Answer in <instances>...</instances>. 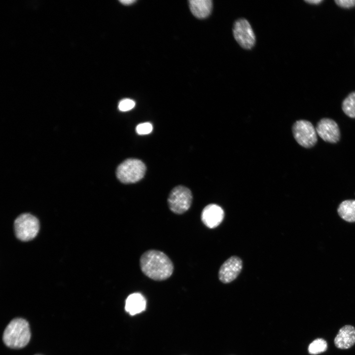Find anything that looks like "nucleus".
<instances>
[{"label": "nucleus", "instance_id": "nucleus-1", "mask_svg": "<svg viewBox=\"0 0 355 355\" xmlns=\"http://www.w3.org/2000/svg\"><path fill=\"white\" fill-rule=\"evenodd\" d=\"M142 272L155 281L165 280L171 277L174 271L173 262L164 252L154 249L144 252L140 259Z\"/></svg>", "mask_w": 355, "mask_h": 355}, {"label": "nucleus", "instance_id": "nucleus-2", "mask_svg": "<svg viewBox=\"0 0 355 355\" xmlns=\"http://www.w3.org/2000/svg\"><path fill=\"white\" fill-rule=\"evenodd\" d=\"M31 330L28 322L22 318L12 320L5 328L3 335L4 343L12 349L25 347L31 339Z\"/></svg>", "mask_w": 355, "mask_h": 355}, {"label": "nucleus", "instance_id": "nucleus-3", "mask_svg": "<svg viewBox=\"0 0 355 355\" xmlns=\"http://www.w3.org/2000/svg\"><path fill=\"white\" fill-rule=\"evenodd\" d=\"M145 164L138 159L129 158L122 162L117 168V178L125 184L133 183L140 180L144 176Z\"/></svg>", "mask_w": 355, "mask_h": 355}, {"label": "nucleus", "instance_id": "nucleus-4", "mask_svg": "<svg viewBox=\"0 0 355 355\" xmlns=\"http://www.w3.org/2000/svg\"><path fill=\"white\" fill-rule=\"evenodd\" d=\"M16 237L21 241H28L34 238L38 232V220L30 213H23L15 219L14 223Z\"/></svg>", "mask_w": 355, "mask_h": 355}, {"label": "nucleus", "instance_id": "nucleus-5", "mask_svg": "<svg viewBox=\"0 0 355 355\" xmlns=\"http://www.w3.org/2000/svg\"><path fill=\"white\" fill-rule=\"evenodd\" d=\"M192 202V195L190 190L181 185L174 188L168 198L169 209L178 214L186 212L190 208Z\"/></svg>", "mask_w": 355, "mask_h": 355}, {"label": "nucleus", "instance_id": "nucleus-6", "mask_svg": "<svg viewBox=\"0 0 355 355\" xmlns=\"http://www.w3.org/2000/svg\"><path fill=\"white\" fill-rule=\"evenodd\" d=\"M292 131L296 141L304 147H312L317 142V133L316 129L309 121L306 120L296 121L292 126Z\"/></svg>", "mask_w": 355, "mask_h": 355}, {"label": "nucleus", "instance_id": "nucleus-7", "mask_svg": "<svg viewBox=\"0 0 355 355\" xmlns=\"http://www.w3.org/2000/svg\"><path fill=\"white\" fill-rule=\"evenodd\" d=\"M233 34L236 41L245 49H250L255 44L254 33L249 23L246 19H239L235 22Z\"/></svg>", "mask_w": 355, "mask_h": 355}, {"label": "nucleus", "instance_id": "nucleus-8", "mask_svg": "<svg viewBox=\"0 0 355 355\" xmlns=\"http://www.w3.org/2000/svg\"><path fill=\"white\" fill-rule=\"evenodd\" d=\"M242 268V259L237 256H231L220 267L218 274L219 281L223 284L232 282L240 274Z\"/></svg>", "mask_w": 355, "mask_h": 355}, {"label": "nucleus", "instance_id": "nucleus-9", "mask_svg": "<svg viewBox=\"0 0 355 355\" xmlns=\"http://www.w3.org/2000/svg\"><path fill=\"white\" fill-rule=\"evenodd\" d=\"M316 130L317 134L325 142L336 143L340 138L339 128L333 119L324 118L317 123Z\"/></svg>", "mask_w": 355, "mask_h": 355}, {"label": "nucleus", "instance_id": "nucleus-10", "mask_svg": "<svg viewBox=\"0 0 355 355\" xmlns=\"http://www.w3.org/2000/svg\"><path fill=\"white\" fill-rule=\"evenodd\" d=\"M224 212L221 207L211 204L206 206L201 213V220L203 223L209 228H214L222 221Z\"/></svg>", "mask_w": 355, "mask_h": 355}, {"label": "nucleus", "instance_id": "nucleus-11", "mask_svg": "<svg viewBox=\"0 0 355 355\" xmlns=\"http://www.w3.org/2000/svg\"><path fill=\"white\" fill-rule=\"evenodd\" d=\"M334 343L340 349H347L355 344V328L351 325H346L340 328L335 337Z\"/></svg>", "mask_w": 355, "mask_h": 355}, {"label": "nucleus", "instance_id": "nucleus-12", "mask_svg": "<svg viewBox=\"0 0 355 355\" xmlns=\"http://www.w3.org/2000/svg\"><path fill=\"white\" fill-rule=\"evenodd\" d=\"M146 303V300L142 294L134 293L127 298L125 309L130 315H135L145 310Z\"/></svg>", "mask_w": 355, "mask_h": 355}, {"label": "nucleus", "instance_id": "nucleus-13", "mask_svg": "<svg viewBox=\"0 0 355 355\" xmlns=\"http://www.w3.org/2000/svg\"><path fill=\"white\" fill-rule=\"evenodd\" d=\"M189 3L192 13L198 18H205L212 12L213 1L211 0H190Z\"/></svg>", "mask_w": 355, "mask_h": 355}, {"label": "nucleus", "instance_id": "nucleus-14", "mask_svg": "<svg viewBox=\"0 0 355 355\" xmlns=\"http://www.w3.org/2000/svg\"><path fill=\"white\" fill-rule=\"evenodd\" d=\"M340 217L348 222H355V200L342 201L337 208Z\"/></svg>", "mask_w": 355, "mask_h": 355}, {"label": "nucleus", "instance_id": "nucleus-15", "mask_svg": "<svg viewBox=\"0 0 355 355\" xmlns=\"http://www.w3.org/2000/svg\"><path fill=\"white\" fill-rule=\"evenodd\" d=\"M342 108L348 116L355 118V91L349 94L344 100Z\"/></svg>", "mask_w": 355, "mask_h": 355}, {"label": "nucleus", "instance_id": "nucleus-16", "mask_svg": "<svg viewBox=\"0 0 355 355\" xmlns=\"http://www.w3.org/2000/svg\"><path fill=\"white\" fill-rule=\"evenodd\" d=\"M327 349L326 341L322 338H318L310 344L308 350L311 355H318L324 352Z\"/></svg>", "mask_w": 355, "mask_h": 355}, {"label": "nucleus", "instance_id": "nucleus-17", "mask_svg": "<svg viewBox=\"0 0 355 355\" xmlns=\"http://www.w3.org/2000/svg\"><path fill=\"white\" fill-rule=\"evenodd\" d=\"M135 106V102L130 99L122 100L118 104V109L122 111H126L132 109Z\"/></svg>", "mask_w": 355, "mask_h": 355}, {"label": "nucleus", "instance_id": "nucleus-18", "mask_svg": "<svg viewBox=\"0 0 355 355\" xmlns=\"http://www.w3.org/2000/svg\"><path fill=\"white\" fill-rule=\"evenodd\" d=\"M152 129V125L150 123L144 122L138 125L136 131L139 135H146L150 133Z\"/></svg>", "mask_w": 355, "mask_h": 355}, {"label": "nucleus", "instance_id": "nucleus-19", "mask_svg": "<svg viewBox=\"0 0 355 355\" xmlns=\"http://www.w3.org/2000/svg\"><path fill=\"white\" fill-rule=\"evenodd\" d=\"M335 2L339 6L343 8H351L355 6V0H336Z\"/></svg>", "mask_w": 355, "mask_h": 355}, {"label": "nucleus", "instance_id": "nucleus-20", "mask_svg": "<svg viewBox=\"0 0 355 355\" xmlns=\"http://www.w3.org/2000/svg\"><path fill=\"white\" fill-rule=\"evenodd\" d=\"M121 3L124 5H128L132 4L135 2L136 0H121L119 1Z\"/></svg>", "mask_w": 355, "mask_h": 355}, {"label": "nucleus", "instance_id": "nucleus-21", "mask_svg": "<svg viewBox=\"0 0 355 355\" xmlns=\"http://www.w3.org/2000/svg\"><path fill=\"white\" fill-rule=\"evenodd\" d=\"M305 1L310 4H318L321 2L322 0H305Z\"/></svg>", "mask_w": 355, "mask_h": 355}]
</instances>
